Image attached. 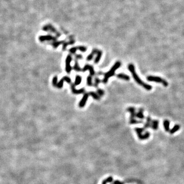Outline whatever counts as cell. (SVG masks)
Segmentation results:
<instances>
[{
    "instance_id": "e0dca14e",
    "label": "cell",
    "mask_w": 184,
    "mask_h": 184,
    "mask_svg": "<svg viewBox=\"0 0 184 184\" xmlns=\"http://www.w3.org/2000/svg\"><path fill=\"white\" fill-rule=\"evenodd\" d=\"M82 81V77L80 75H76L75 77V82H74V85L75 86H78L81 83Z\"/></svg>"
},
{
    "instance_id": "3957f363",
    "label": "cell",
    "mask_w": 184,
    "mask_h": 184,
    "mask_svg": "<svg viewBox=\"0 0 184 184\" xmlns=\"http://www.w3.org/2000/svg\"><path fill=\"white\" fill-rule=\"evenodd\" d=\"M147 80L149 81H153L157 83H161L163 85L167 87L168 86V82L165 80V79H162L161 77H158V76H149L147 77Z\"/></svg>"
},
{
    "instance_id": "44dd1931",
    "label": "cell",
    "mask_w": 184,
    "mask_h": 184,
    "mask_svg": "<svg viewBox=\"0 0 184 184\" xmlns=\"http://www.w3.org/2000/svg\"><path fill=\"white\" fill-rule=\"evenodd\" d=\"M151 119L150 117H147L146 119V122L145 124V125H144V127L145 128H148V127H150L151 125Z\"/></svg>"
},
{
    "instance_id": "9c48e42d",
    "label": "cell",
    "mask_w": 184,
    "mask_h": 184,
    "mask_svg": "<svg viewBox=\"0 0 184 184\" xmlns=\"http://www.w3.org/2000/svg\"><path fill=\"white\" fill-rule=\"evenodd\" d=\"M77 50H79L81 52H84L87 50V48L84 46H78V47L71 48L70 49L69 51L72 54H74L76 52Z\"/></svg>"
},
{
    "instance_id": "277c9868",
    "label": "cell",
    "mask_w": 184,
    "mask_h": 184,
    "mask_svg": "<svg viewBox=\"0 0 184 184\" xmlns=\"http://www.w3.org/2000/svg\"><path fill=\"white\" fill-rule=\"evenodd\" d=\"M144 129L141 128H136V131L138 134V136L139 138H140L141 140H145L146 139H147L150 136V133L148 132H145L144 134H142V133L144 131Z\"/></svg>"
},
{
    "instance_id": "5b68a950",
    "label": "cell",
    "mask_w": 184,
    "mask_h": 184,
    "mask_svg": "<svg viewBox=\"0 0 184 184\" xmlns=\"http://www.w3.org/2000/svg\"><path fill=\"white\" fill-rule=\"evenodd\" d=\"M72 61V57L71 55H68L66 59V71L67 73H70L72 71V67L71 66V63Z\"/></svg>"
},
{
    "instance_id": "8992f818",
    "label": "cell",
    "mask_w": 184,
    "mask_h": 184,
    "mask_svg": "<svg viewBox=\"0 0 184 184\" xmlns=\"http://www.w3.org/2000/svg\"><path fill=\"white\" fill-rule=\"evenodd\" d=\"M64 81H66L68 83H71V79L68 76L63 77L61 79V80L57 83V86H56V87L57 88H61L63 87V82Z\"/></svg>"
},
{
    "instance_id": "ac0fdd59",
    "label": "cell",
    "mask_w": 184,
    "mask_h": 184,
    "mask_svg": "<svg viewBox=\"0 0 184 184\" xmlns=\"http://www.w3.org/2000/svg\"><path fill=\"white\" fill-rule=\"evenodd\" d=\"M88 95L91 96L93 99H95L96 100H100V96H99L98 94L94 92H90L88 93Z\"/></svg>"
},
{
    "instance_id": "4fadbf2b",
    "label": "cell",
    "mask_w": 184,
    "mask_h": 184,
    "mask_svg": "<svg viewBox=\"0 0 184 184\" xmlns=\"http://www.w3.org/2000/svg\"><path fill=\"white\" fill-rule=\"evenodd\" d=\"M98 50L96 49H93V51H92V52L89 54L88 55V56L87 58V60L88 61H91L92 59H93V57H94V56L96 54H97V52H98Z\"/></svg>"
},
{
    "instance_id": "9a60e30c",
    "label": "cell",
    "mask_w": 184,
    "mask_h": 184,
    "mask_svg": "<svg viewBox=\"0 0 184 184\" xmlns=\"http://www.w3.org/2000/svg\"><path fill=\"white\" fill-rule=\"evenodd\" d=\"M144 109L142 108H140L139 110V112L136 113V117L140 119H143L144 118Z\"/></svg>"
},
{
    "instance_id": "5bb4252c",
    "label": "cell",
    "mask_w": 184,
    "mask_h": 184,
    "mask_svg": "<svg viewBox=\"0 0 184 184\" xmlns=\"http://www.w3.org/2000/svg\"><path fill=\"white\" fill-rule=\"evenodd\" d=\"M102 55V52L100 50H98L97 53V57L95 58V60H94V63L95 64H97L99 63V61H100V59L101 58Z\"/></svg>"
},
{
    "instance_id": "f1b7e54d",
    "label": "cell",
    "mask_w": 184,
    "mask_h": 184,
    "mask_svg": "<svg viewBox=\"0 0 184 184\" xmlns=\"http://www.w3.org/2000/svg\"><path fill=\"white\" fill-rule=\"evenodd\" d=\"M75 57H76V59H77V60H78V59H82V56L81 55H80V54L76 55Z\"/></svg>"
},
{
    "instance_id": "30bf717a",
    "label": "cell",
    "mask_w": 184,
    "mask_h": 184,
    "mask_svg": "<svg viewBox=\"0 0 184 184\" xmlns=\"http://www.w3.org/2000/svg\"><path fill=\"white\" fill-rule=\"evenodd\" d=\"M75 86L74 85V84H73L71 85V90L72 93L74 94H75V95H79V94H82L84 93V91H85V89H84V88H82L80 89H77L75 88Z\"/></svg>"
},
{
    "instance_id": "603a6c76",
    "label": "cell",
    "mask_w": 184,
    "mask_h": 184,
    "mask_svg": "<svg viewBox=\"0 0 184 184\" xmlns=\"http://www.w3.org/2000/svg\"><path fill=\"white\" fill-rule=\"evenodd\" d=\"M180 125H175V126H174L172 128V130L170 131V133H175V132L176 131H177L178 130H180Z\"/></svg>"
},
{
    "instance_id": "ffe728a7",
    "label": "cell",
    "mask_w": 184,
    "mask_h": 184,
    "mask_svg": "<svg viewBox=\"0 0 184 184\" xmlns=\"http://www.w3.org/2000/svg\"><path fill=\"white\" fill-rule=\"evenodd\" d=\"M163 125L165 128V130L166 131H169V125H170V122L168 120H165L163 122Z\"/></svg>"
},
{
    "instance_id": "6da1fadb",
    "label": "cell",
    "mask_w": 184,
    "mask_h": 184,
    "mask_svg": "<svg viewBox=\"0 0 184 184\" xmlns=\"http://www.w3.org/2000/svg\"><path fill=\"white\" fill-rule=\"evenodd\" d=\"M128 69L129 70V71H130V72L132 74V77L133 79H135V80L136 81V82L139 84V85L141 86L142 87H143L144 88H145L147 89V91H150L152 88V87L151 86L149 85V84H148L145 82H144L139 77L138 75V74H137L136 70H135V67H134L133 64H130L128 66Z\"/></svg>"
},
{
    "instance_id": "484cf974",
    "label": "cell",
    "mask_w": 184,
    "mask_h": 184,
    "mask_svg": "<svg viewBox=\"0 0 184 184\" xmlns=\"http://www.w3.org/2000/svg\"><path fill=\"white\" fill-rule=\"evenodd\" d=\"M143 123L142 121H138L135 119H130V123L132 124H139V123Z\"/></svg>"
},
{
    "instance_id": "7c38bea8",
    "label": "cell",
    "mask_w": 184,
    "mask_h": 184,
    "mask_svg": "<svg viewBox=\"0 0 184 184\" xmlns=\"http://www.w3.org/2000/svg\"><path fill=\"white\" fill-rule=\"evenodd\" d=\"M117 77L119 79H123V80H124L128 81V80H130V77L128 75H126V74H125L124 73L118 74V75H117Z\"/></svg>"
},
{
    "instance_id": "83f0119b",
    "label": "cell",
    "mask_w": 184,
    "mask_h": 184,
    "mask_svg": "<svg viewBox=\"0 0 184 184\" xmlns=\"http://www.w3.org/2000/svg\"><path fill=\"white\" fill-rule=\"evenodd\" d=\"M63 42H54L53 43V46L54 48H57L59 45L61 44H62Z\"/></svg>"
},
{
    "instance_id": "7a4b0ae2",
    "label": "cell",
    "mask_w": 184,
    "mask_h": 184,
    "mask_svg": "<svg viewBox=\"0 0 184 184\" xmlns=\"http://www.w3.org/2000/svg\"><path fill=\"white\" fill-rule=\"evenodd\" d=\"M121 65V63L120 61H117L114 64V65L109 70V71L104 74V77L102 82L104 83H106L108 80V79L115 75L116 71L118 68L120 67Z\"/></svg>"
},
{
    "instance_id": "d6986e66",
    "label": "cell",
    "mask_w": 184,
    "mask_h": 184,
    "mask_svg": "<svg viewBox=\"0 0 184 184\" xmlns=\"http://www.w3.org/2000/svg\"><path fill=\"white\" fill-rule=\"evenodd\" d=\"M73 69L76 72H80L82 70V69H81V68L79 65V63L78 62L77 60L75 61V64H74V66L73 67Z\"/></svg>"
},
{
    "instance_id": "d4e9b609",
    "label": "cell",
    "mask_w": 184,
    "mask_h": 184,
    "mask_svg": "<svg viewBox=\"0 0 184 184\" xmlns=\"http://www.w3.org/2000/svg\"><path fill=\"white\" fill-rule=\"evenodd\" d=\"M57 79L58 78L56 76H54L52 79V84L54 87H56L57 84Z\"/></svg>"
},
{
    "instance_id": "ba28073f",
    "label": "cell",
    "mask_w": 184,
    "mask_h": 184,
    "mask_svg": "<svg viewBox=\"0 0 184 184\" xmlns=\"http://www.w3.org/2000/svg\"><path fill=\"white\" fill-rule=\"evenodd\" d=\"M88 96H89L88 93H85L84 94L82 98L81 99V100L80 101L79 103V106L80 108L84 107V106L86 105L87 102L88 101Z\"/></svg>"
},
{
    "instance_id": "7402d4cb",
    "label": "cell",
    "mask_w": 184,
    "mask_h": 184,
    "mask_svg": "<svg viewBox=\"0 0 184 184\" xmlns=\"http://www.w3.org/2000/svg\"><path fill=\"white\" fill-rule=\"evenodd\" d=\"M87 85L88 87H92L93 85V82H92V76L89 75L88 76L87 79Z\"/></svg>"
},
{
    "instance_id": "2e32d148",
    "label": "cell",
    "mask_w": 184,
    "mask_h": 184,
    "mask_svg": "<svg viewBox=\"0 0 184 184\" xmlns=\"http://www.w3.org/2000/svg\"><path fill=\"white\" fill-rule=\"evenodd\" d=\"M158 127V121L154 120L151 121L150 127L152 128L153 130H157Z\"/></svg>"
},
{
    "instance_id": "52a82bcc",
    "label": "cell",
    "mask_w": 184,
    "mask_h": 184,
    "mask_svg": "<svg viewBox=\"0 0 184 184\" xmlns=\"http://www.w3.org/2000/svg\"><path fill=\"white\" fill-rule=\"evenodd\" d=\"M81 71L83 72H86V71H88L89 72V73H90L91 76H94L95 74V72L94 71V69L92 65H90V64H86L82 69Z\"/></svg>"
},
{
    "instance_id": "8fae6325",
    "label": "cell",
    "mask_w": 184,
    "mask_h": 184,
    "mask_svg": "<svg viewBox=\"0 0 184 184\" xmlns=\"http://www.w3.org/2000/svg\"><path fill=\"white\" fill-rule=\"evenodd\" d=\"M127 111L130 112L131 114V119H135L136 117V108L133 107H129L127 108Z\"/></svg>"
},
{
    "instance_id": "4316f807",
    "label": "cell",
    "mask_w": 184,
    "mask_h": 184,
    "mask_svg": "<svg viewBox=\"0 0 184 184\" xmlns=\"http://www.w3.org/2000/svg\"><path fill=\"white\" fill-rule=\"evenodd\" d=\"M97 94L99 96H103L104 94V91L102 89L99 88L97 89Z\"/></svg>"
},
{
    "instance_id": "cb8c5ba5",
    "label": "cell",
    "mask_w": 184,
    "mask_h": 184,
    "mask_svg": "<svg viewBox=\"0 0 184 184\" xmlns=\"http://www.w3.org/2000/svg\"><path fill=\"white\" fill-rule=\"evenodd\" d=\"M100 82H101L100 79L98 77H96L95 79V82H94V87L97 88L99 85V84L100 83Z\"/></svg>"
}]
</instances>
